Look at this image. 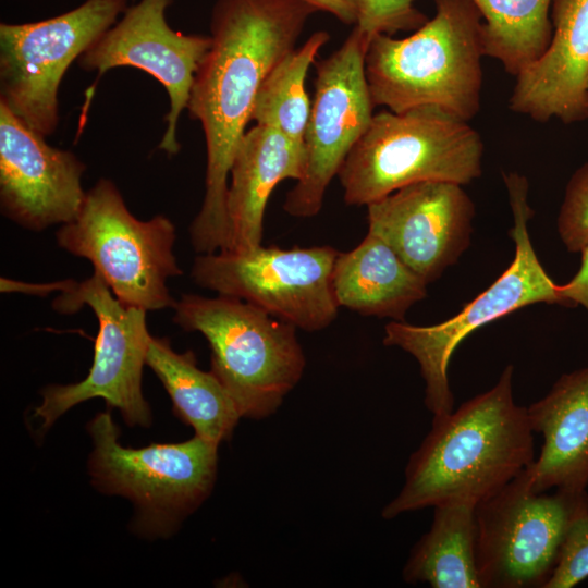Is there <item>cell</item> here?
<instances>
[{
    "mask_svg": "<svg viewBox=\"0 0 588 588\" xmlns=\"http://www.w3.org/2000/svg\"><path fill=\"white\" fill-rule=\"evenodd\" d=\"M175 226L163 215L138 220L117 185L99 179L77 216L62 224L57 244L89 260L124 305L148 310L174 307L167 281L183 274L173 254Z\"/></svg>",
    "mask_w": 588,
    "mask_h": 588,
    "instance_id": "cell-7",
    "label": "cell"
},
{
    "mask_svg": "<svg viewBox=\"0 0 588 588\" xmlns=\"http://www.w3.org/2000/svg\"><path fill=\"white\" fill-rule=\"evenodd\" d=\"M483 143L468 121L436 106L382 110L344 160L338 176L347 205H369L414 183L465 185L481 175Z\"/></svg>",
    "mask_w": 588,
    "mask_h": 588,
    "instance_id": "cell-4",
    "label": "cell"
},
{
    "mask_svg": "<svg viewBox=\"0 0 588 588\" xmlns=\"http://www.w3.org/2000/svg\"><path fill=\"white\" fill-rule=\"evenodd\" d=\"M128 8V0H85L60 15L0 24V101L45 137L59 125V87L73 61Z\"/></svg>",
    "mask_w": 588,
    "mask_h": 588,
    "instance_id": "cell-11",
    "label": "cell"
},
{
    "mask_svg": "<svg viewBox=\"0 0 588 588\" xmlns=\"http://www.w3.org/2000/svg\"><path fill=\"white\" fill-rule=\"evenodd\" d=\"M562 243L571 253H580L588 244V162L568 181L556 219Z\"/></svg>",
    "mask_w": 588,
    "mask_h": 588,
    "instance_id": "cell-26",
    "label": "cell"
},
{
    "mask_svg": "<svg viewBox=\"0 0 588 588\" xmlns=\"http://www.w3.org/2000/svg\"><path fill=\"white\" fill-rule=\"evenodd\" d=\"M318 12L303 0H217L211 46L195 74L187 111L206 142L205 195L189 226L199 254L224 249L228 240V179L256 96L271 70L296 47L308 19Z\"/></svg>",
    "mask_w": 588,
    "mask_h": 588,
    "instance_id": "cell-1",
    "label": "cell"
},
{
    "mask_svg": "<svg viewBox=\"0 0 588 588\" xmlns=\"http://www.w3.org/2000/svg\"><path fill=\"white\" fill-rule=\"evenodd\" d=\"M513 226L510 236L515 256L504 272L452 318L432 326L390 321L384 327L383 344L397 346L418 362L425 380V405L433 417L454 409L448 367L458 344L477 329L525 306L544 303L566 306L534 249L528 221L534 211L528 204V181L517 173H503Z\"/></svg>",
    "mask_w": 588,
    "mask_h": 588,
    "instance_id": "cell-6",
    "label": "cell"
},
{
    "mask_svg": "<svg viewBox=\"0 0 588 588\" xmlns=\"http://www.w3.org/2000/svg\"><path fill=\"white\" fill-rule=\"evenodd\" d=\"M436 14L405 38L379 34L365 72L375 107L436 106L468 121L480 110L482 17L470 0H434Z\"/></svg>",
    "mask_w": 588,
    "mask_h": 588,
    "instance_id": "cell-3",
    "label": "cell"
},
{
    "mask_svg": "<svg viewBox=\"0 0 588 588\" xmlns=\"http://www.w3.org/2000/svg\"><path fill=\"white\" fill-rule=\"evenodd\" d=\"M513 373L507 365L490 390L432 418L383 518L445 503L476 507L534 463V431L527 407L514 401Z\"/></svg>",
    "mask_w": 588,
    "mask_h": 588,
    "instance_id": "cell-2",
    "label": "cell"
},
{
    "mask_svg": "<svg viewBox=\"0 0 588 588\" xmlns=\"http://www.w3.org/2000/svg\"><path fill=\"white\" fill-rule=\"evenodd\" d=\"M462 186L442 181L404 186L367 205L368 231L429 284L470 244L475 205Z\"/></svg>",
    "mask_w": 588,
    "mask_h": 588,
    "instance_id": "cell-15",
    "label": "cell"
},
{
    "mask_svg": "<svg viewBox=\"0 0 588 588\" xmlns=\"http://www.w3.org/2000/svg\"><path fill=\"white\" fill-rule=\"evenodd\" d=\"M553 34L543 56L516 77L512 111L538 122L588 119V0H552Z\"/></svg>",
    "mask_w": 588,
    "mask_h": 588,
    "instance_id": "cell-17",
    "label": "cell"
},
{
    "mask_svg": "<svg viewBox=\"0 0 588 588\" xmlns=\"http://www.w3.org/2000/svg\"><path fill=\"white\" fill-rule=\"evenodd\" d=\"M173 322L198 331L211 350V372L241 417L273 414L301 380L306 365L296 327L244 299L183 294Z\"/></svg>",
    "mask_w": 588,
    "mask_h": 588,
    "instance_id": "cell-5",
    "label": "cell"
},
{
    "mask_svg": "<svg viewBox=\"0 0 588 588\" xmlns=\"http://www.w3.org/2000/svg\"><path fill=\"white\" fill-rule=\"evenodd\" d=\"M318 11L332 14L346 25L356 24L358 16V0H303Z\"/></svg>",
    "mask_w": 588,
    "mask_h": 588,
    "instance_id": "cell-29",
    "label": "cell"
},
{
    "mask_svg": "<svg viewBox=\"0 0 588 588\" xmlns=\"http://www.w3.org/2000/svg\"><path fill=\"white\" fill-rule=\"evenodd\" d=\"M543 444L527 468L531 488L585 490L588 485V366L563 373L546 396L527 407Z\"/></svg>",
    "mask_w": 588,
    "mask_h": 588,
    "instance_id": "cell-19",
    "label": "cell"
},
{
    "mask_svg": "<svg viewBox=\"0 0 588 588\" xmlns=\"http://www.w3.org/2000/svg\"><path fill=\"white\" fill-rule=\"evenodd\" d=\"M588 577V514L569 528L556 567L544 588H571Z\"/></svg>",
    "mask_w": 588,
    "mask_h": 588,
    "instance_id": "cell-27",
    "label": "cell"
},
{
    "mask_svg": "<svg viewBox=\"0 0 588 588\" xmlns=\"http://www.w3.org/2000/svg\"><path fill=\"white\" fill-rule=\"evenodd\" d=\"M587 89H588V81H587Z\"/></svg>",
    "mask_w": 588,
    "mask_h": 588,
    "instance_id": "cell-30",
    "label": "cell"
},
{
    "mask_svg": "<svg viewBox=\"0 0 588 588\" xmlns=\"http://www.w3.org/2000/svg\"><path fill=\"white\" fill-rule=\"evenodd\" d=\"M476 541L475 506L466 503L434 506L429 531L415 544L405 564L404 580L433 588H481Z\"/></svg>",
    "mask_w": 588,
    "mask_h": 588,
    "instance_id": "cell-22",
    "label": "cell"
},
{
    "mask_svg": "<svg viewBox=\"0 0 588 588\" xmlns=\"http://www.w3.org/2000/svg\"><path fill=\"white\" fill-rule=\"evenodd\" d=\"M429 19L414 5V0H358L355 28L368 47L379 34L416 30Z\"/></svg>",
    "mask_w": 588,
    "mask_h": 588,
    "instance_id": "cell-25",
    "label": "cell"
},
{
    "mask_svg": "<svg viewBox=\"0 0 588 588\" xmlns=\"http://www.w3.org/2000/svg\"><path fill=\"white\" fill-rule=\"evenodd\" d=\"M146 365L170 395L174 414L196 436L218 444L231 438L240 412L217 377L198 368L192 351L176 353L168 339L151 336Z\"/></svg>",
    "mask_w": 588,
    "mask_h": 588,
    "instance_id": "cell-21",
    "label": "cell"
},
{
    "mask_svg": "<svg viewBox=\"0 0 588 588\" xmlns=\"http://www.w3.org/2000/svg\"><path fill=\"white\" fill-rule=\"evenodd\" d=\"M57 291L61 294L53 299L54 309L74 313L87 305L97 317L98 333L86 378L41 391L42 402L34 414L41 420L40 429L47 431L71 407L95 397L118 408L128 426L149 427L150 408L142 392L143 367L151 338L146 310L121 303L95 271L81 283L57 282Z\"/></svg>",
    "mask_w": 588,
    "mask_h": 588,
    "instance_id": "cell-10",
    "label": "cell"
},
{
    "mask_svg": "<svg viewBox=\"0 0 588 588\" xmlns=\"http://www.w3.org/2000/svg\"><path fill=\"white\" fill-rule=\"evenodd\" d=\"M427 285L384 240L370 231L352 250L339 252L332 271L339 307L394 321H405L407 310L427 296Z\"/></svg>",
    "mask_w": 588,
    "mask_h": 588,
    "instance_id": "cell-20",
    "label": "cell"
},
{
    "mask_svg": "<svg viewBox=\"0 0 588 588\" xmlns=\"http://www.w3.org/2000/svg\"><path fill=\"white\" fill-rule=\"evenodd\" d=\"M85 163L46 143L0 101V209L16 224L42 231L72 221L86 192Z\"/></svg>",
    "mask_w": 588,
    "mask_h": 588,
    "instance_id": "cell-16",
    "label": "cell"
},
{
    "mask_svg": "<svg viewBox=\"0 0 588 588\" xmlns=\"http://www.w3.org/2000/svg\"><path fill=\"white\" fill-rule=\"evenodd\" d=\"M329 40V33L315 32L271 70L256 96L252 121L272 127L304 147L311 108L305 81L315 58Z\"/></svg>",
    "mask_w": 588,
    "mask_h": 588,
    "instance_id": "cell-24",
    "label": "cell"
},
{
    "mask_svg": "<svg viewBox=\"0 0 588 588\" xmlns=\"http://www.w3.org/2000/svg\"><path fill=\"white\" fill-rule=\"evenodd\" d=\"M87 429L94 444L93 483L105 493L130 499L142 530L168 535L210 494L218 443L195 434L181 443L125 448L110 411L97 414Z\"/></svg>",
    "mask_w": 588,
    "mask_h": 588,
    "instance_id": "cell-8",
    "label": "cell"
},
{
    "mask_svg": "<svg viewBox=\"0 0 588 588\" xmlns=\"http://www.w3.org/2000/svg\"><path fill=\"white\" fill-rule=\"evenodd\" d=\"M173 0H139L81 57L77 64L97 71L98 78L119 66L139 69L155 77L169 97L167 127L158 148L169 157L181 150L179 120L186 109L195 74L211 46V37L183 34L170 27L167 9Z\"/></svg>",
    "mask_w": 588,
    "mask_h": 588,
    "instance_id": "cell-14",
    "label": "cell"
},
{
    "mask_svg": "<svg viewBox=\"0 0 588 588\" xmlns=\"http://www.w3.org/2000/svg\"><path fill=\"white\" fill-rule=\"evenodd\" d=\"M475 513L481 588H544L569 528L588 514V493L535 491L526 468Z\"/></svg>",
    "mask_w": 588,
    "mask_h": 588,
    "instance_id": "cell-9",
    "label": "cell"
},
{
    "mask_svg": "<svg viewBox=\"0 0 588 588\" xmlns=\"http://www.w3.org/2000/svg\"><path fill=\"white\" fill-rule=\"evenodd\" d=\"M482 17L487 57L515 77L547 51L553 34L552 0H470Z\"/></svg>",
    "mask_w": 588,
    "mask_h": 588,
    "instance_id": "cell-23",
    "label": "cell"
},
{
    "mask_svg": "<svg viewBox=\"0 0 588 588\" xmlns=\"http://www.w3.org/2000/svg\"><path fill=\"white\" fill-rule=\"evenodd\" d=\"M331 246L262 245L247 252L199 254L191 271L200 287L252 303L305 331L327 328L338 315Z\"/></svg>",
    "mask_w": 588,
    "mask_h": 588,
    "instance_id": "cell-12",
    "label": "cell"
},
{
    "mask_svg": "<svg viewBox=\"0 0 588 588\" xmlns=\"http://www.w3.org/2000/svg\"><path fill=\"white\" fill-rule=\"evenodd\" d=\"M366 50L354 27L338 50L316 63L304 173L283 204L290 216L309 218L321 210L330 182L372 120L376 107L365 72Z\"/></svg>",
    "mask_w": 588,
    "mask_h": 588,
    "instance_id": "cell-13",
    "label": "cell"
},
{
    "mask_svg": "<svg viewBox=\"0 0 588 588\" xmlns=\"http://www.w3.org/2000/svg\"><path fill=\"white\" fill-rule=\"evenodd\" d=\"M581 261L576 274L559 292L567 307L584 306L588 311V244L580 250Z\"/></svg>",
    "mask_w": 588,
    "mask_h": 588,
    "instance_id": "cell-28",
    "label": "cell"
},
{
    "mask_svg": "<svg viewBox=\"0 0 588 588\" xmlns=\"http://www.w3.org/2000/svg\"><path fill=\"white\" fill-rule=\"evenodd\" d=\"M305 161V148L272 127L255 124L245 132L230 171L228 240L222 250L242 253L261 245L272 191L284 180L298 181Z\"/></svg>",
    "mask_w": 588,
    "mask_h": 588,
    "instance_id": "cell-18",
    "label": "cell"
}]
</instances>
